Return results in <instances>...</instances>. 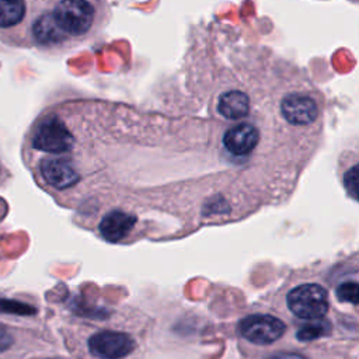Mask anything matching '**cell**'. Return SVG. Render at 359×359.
I'll list each match as a JSON object with an SVG mask.
<instances>
[{"label": "cell", "instance_id": "obj_1", "mask_svg": "<svg viewBox=\"0 0 359 359\" xmlns=\"http://www.w3.org/2000/svg\"><path fill=\"white\" fill-rule=\"evenodd\" d=\"M86 348L95 359H126L137 349V341L128 331L102 328L88 335Z\"/></svg>", "mask_w": 359, "mask_h": 359}, {"label": "cell", "instance_id": "obj_2", "mask_svg": "<svg viewBox=\"0 0 359 359\" xmlns=\"http://www.w3.org/2000/svg\"><path fill=\"white\" fill-rule=\"evenodd\" d=\"M286 304L292 314L297 318L318 320L328 313V292L318 283L297 285L289 290Z\"/></svg>", "mask_w": 359, "mask_h": 359}, {"label": "cell", "instance_id": "obj_3", "mask_svg": "<svg viewBox=\"0 0 359 359\" xmlns=\"http://www.w3.org/2000/svg\"><path fill=\"white\" fill-rule=\"evenodd\" d=\"M238 334L251 344L269 345L286 332V324L271 314H250L238 321Z\"/></svg>", "mask_w": 359, "mask_h": 359}, {"label": "cell", "instance_id": "obj_4", "mask_svg": "<svg viewBox=\"0 0 359 359\" xmlns=\"http://www.w3.org/2000/svg\"><path fill=\"white\" fill-rule=\"evenodd\" d=\"M32 144L36 150L50 154H62L72 150L73 136L60 119L49 116L39 123Z\"/></svg>", "mask_w": 359, "mask_h": 359}, {"label": "cell", "instance_id": "obj_5", "mask_svg": "<svg viewBox=\"0 0 359 359\" xmlns=\"http://www.w3.org/2000/svg\"><path fill=\"white\" fill-rule=\"evenodd\" d=\"M53 14L66 34L80 35L91 27L94 8L86 0H62Z\"/></svg>", "mask_w": 359, "mask_h": 359}, {"label": "cell", "instance_id": "obj_6", "mask_svg": "<svg viewBox=\"0 0 359 359\" xmlns=\"http://www.w3.org/2000/svg\"><path fill=\"white\" fill-rule=\"evenodd\" d=\"M39 175L42 182L57 191L74 187L80 181V175L69 158L46 157L39 163Z\"/></svg>", "mask_w": 359, "mask_h": 359}, {"label": "cell", "instance_id": "obj_7", "mask_svg": "<svg viewBox=\"0 0 359 359\" xmlns=\"http://www.w3.org/2000/svg\"><path fill=\"white\" fill-rule=\"evenodd\" d=\"M137 226V216L129 210L109 209L98 223L100 236L108 243L125 241Z\"/></svg>", "mask_w": 359, "mask_h": 359}, {"label": "cell", "instance_id": "obj_8", "mask_svg": "<svg viewBox=\"0 0 359 359\" xmlns=\"http://www.w3.org/2000/svg\"><path fill=\"white\" fill-rule=\"evenodd\" d=\"M280 112L289 123L309 125L317 119L318 107L309 95L290 94L280 102Z\"/></svg>", "mask_w": 359, "mask_h": 359}, {"label": "cell", "instance_id": "obj_9", "mask_svg": "<svg viewBox=\"0 0 359 359\" xmlns=\"http://www.w3.org/2000/svg\"><path fill=\"white\" fill-rule=\"evenodd\" d=\"M259 140L258 129L251 123H238L230 128L223 136L226 150L234 156L250 154Z\"/></svg>", "mask_w": 359, "mask_h": 359}, {"label": "cell", "instance_id": "obj_10", "mask_svg": "<svg viewBox=\"0 0 359 359\" xmlns=\"http://www.w3.org/2000/svg\"><path fill=\"white\" fill-rule=\"evenodd\" d=\"M217 109L227 119H240L248 114V97L237 90L227 91L220 95Z\"/></svg>", "mask_w": 359, "mask_h": 359}, {"label": "cell", "instance_id": "obj_11", "mask_svg": "<svg viewBox=\"0 0 359 359\" xmlns=\"http://www.w3.org/2000/svg\"><path fill=\"white\" fill-rule=\"evenodd\" d=\"M34 34L42 43H55L62 41L66 32L59 25L55 14H45L35 22Z\"/></svg>", "mask_w": 359, "mask_h": 359}, {"label": "cell", "instance_id": "obj_12", "mask_svg": "<svg viewBox=\"0 0 359 359\" xmlns=\"http://www.w3.org/2000/svg\"><path fill=\"white\" fill-rule=\"evenodd\" d=\"M24 15L22 0H0V27L15 25Z\"/></svg>", "mask_w": 359, "mask_h": 359}, {"label": "cell", "instance_id": "obj_13", "mask_svg": "<svg viewBox=\"0 0 359 359\" xmlns=\"http://www.w3.org/2000/svg\"><path fill=\"white\" fill-rule=\"evenodd\" d=\"M331 323L327 320H314L306 325H303L302 328H299L296 337L299 341L303 342H309L313 339H317L320 337H324L327 334L331 332Z\"/></svg>", "mask_w": 359, "mask_h": 359}, {"label": "cell", "instance_id": "obj_14", "mask_svg": "<svg viewBox=\"0 0 359 359\" xmlns=\"http://www.w3.org/2000/svg\"><path fill=\"white\" fill-rule=\"evenodd\" d=\"M342 181L348 195L359 202V161L346 168Z\"/></svg>", "mask_w": 359, "mask_h": 359}, {"label": "cell", "instance_id": "obj_15", "mask_svg": "<svg viewBox=\"0 0 359 359\" xmlns=\"http://www.w3.org/2000/svg\"><path fill=\"white\" fill-rule=\"evenodd\" d=\"M335 294L339 302L359 304V282L348 280L339 283L335 289Z\"/></svg>", "mask_w": 359, "mask_h": 359}, {"label": "cell", "instance_id": "obj_16", "mask_svg": "<svg viewBox=\"0 0 359 359\" xmlns=\"http://www.w3.org/2000/svg\"><path fill=\"white\" fill-rule=\"evenodd\" d=\"M14 335L11 331L7 330V327L0 325V353L4 351H8L14 345Z\"/></svg>", "mask_w": 359, "mask_h": 359}, {"label": "cell", "instance_id": "obj_17", "mask_svg": "<svg viewBox=\"0 0 359 359\" xmlns=\"http://www.w3.org/2000/svg\"><path fill=\"white\" fill-rule=\"evenodd\" d=\"M265 359H309L306 355L300 352H287V351H279L269 353Z\"/></svg>", "mask_w": 359, "mask_h": 359}, {"label": "cell", "instance_id": "obj_18", "mask_svg": "<svg viewBox=\"0 0 359 359\" xmlns=\"http://www.w3.org/2000/svg\"><path fill=\"white\" fill-rule=\"evenodd\" d=\"M31 359H67L65 356H59V355H48V356H35Z\"/></svg>", "mask_w": 359, "mask_h": 359}]
</instances>
